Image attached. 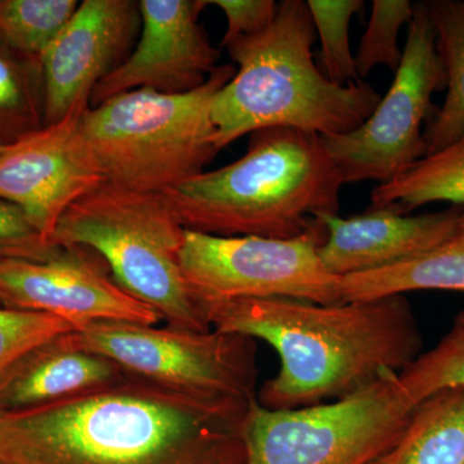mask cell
Segmentation results:
<instances>
[{"label": "cell", "mask_w": 464, "mask_h": 464, "mask_svg": "<svg viewBox=\"0 0 464 464\" xmlns=\"http://www.w3.org/2000/svg\"><path fill=\"white\" fill-rule=\"evenodd\" d=\"M253 401L200 398L128 374L0 413V464H246L241 429Z\"/></svg>", "instance_id": "1"}, {"label": "cell", "mask_w": 464, "mask_h": 464, "mask_svg": "<svg viewBox=\"0 0 464 464\" xmlns=\"http://www.w3.org/2000/svg\"><path fill=\"white\" fill-rule=\"evenodd\" d=\"M215 331L261 340L276 351L277 374L257 393L274 411L353 395L420 355L422 335L404 295L320 304L289 298L199 304Z\"/></svg>", "instance_id": "2"}, {"label": "cell", "mask_w": 464, "mask_h": 464, "mask_svg": "<svg viewBox=\"0 0 464 464\" xmlns=\"http://www.w3.org/2000/svg\"><path fill=\"white\" fill-rule=\"evenodd\" d=\"M343 185L319 134L275 127L250 134L234 163L161 195L185 230L292 239L314 217L337 215Z\"/></svg>", "instance_id": "3"}, {"label": "cell", "mask_w": 464, "mask_h": 464, "mask_svg": "<svg viewBox=\"0 0 464 464\" xmlns=\"http://www.w3.org/2000/svg\"><path fill=\"white\" fill-rule=\"evenodd\" d=\"M315 41L307 2L283 0L265 32L226 45L237 69L212 103L219 151L265 128L350 133L372 115L380 93L362 81H329L314 60Z\"/></svg>", "instance_id": "4"}, {"label": "cell", "mask_w": 464, "mask_h": 464, "mask_svg": "<svg viewBox=\"0 0 464 464\" xmlns=\"http://www.w3.org/2000/svg\"><path fill=\"white\" fill-rule=\"evenodd\" d=\"M235 72L232 65L218 66L188 93L136 90L88 109L82 128L105 182L163 194L206 172L219 152L213 100Z\"/></svg>", "instance_id": "5"}, {"label": "cell", "mask_w": 464, "mask_h": 464, "mask_svg": "<svg viewBox=\"0 0 464 464\" xmlns=\"http://www.w3.org/2000/svg\"><path fill=\"white\" fill-rule=\"evenodd\" d=\"M185 228L161 194L101 183L61 217L52 243L82 246L109 266L114 282L154 308L168 325L210 331L183 279L179 253Z\"/></svg>", "instance_id": "6"}, {"label": "cell", "mask_w": 464, "mask_h": 464, "mask_svg": "<svg viewBox=\"0 0 464 464\" xmlns=\"http://www.w3.org/2000/svg\"><path fill=\"white\" fill-rule=\"evenodd\" d=\"M398 375L304 408L274 411L255 400L241 429L246 464H371L401 435L415 408Z\"/></svg>", "instance_id": "7"}, {"label": "cell", "mask_w": 464, "mask_h": 464, "mask_svg": "<svg viewBox=\"0 0 464 464\" xmlns=\"http://www.w3.org/2000/svg\"><path fill=\"white\" fill-rule=\"evenodd\" d=\"M75 337L125 373L168 389L200 398L257 399V347L246 335L99 322L75 332Z\"/></svg>", "instance_id": "8"}, {"label": "cell", "mask_w": 464, "mask_h": 464, "mask_svg": "<svg viewBox=\"0 0 464 464\" xmlns=\"http://www.w3.org/2000/svg\"><path fill=\"white\" fill-rule=\"evenodd\" d=\"M322 222L292 239L215 237L185 232L179 264L198 306L235 299L289 298L313 304L342 302L340 277L320 258Z\"/></svg>", "instance_id": "9"}, {"label": "cell", "mask_w": 464, "mask_h": 464, "mask_svg": "<svg viewBox=\"0 0 464 464\" xmlns=\"http://www.w3.org/2000/svg\"><path fill=\"white\" fill-rule=\"evenodd\" d=\"M401 63L372 115L353 132L322 137L344 185L387 183L426 155L423 121L447 85L427 2L414 3Z\"/></svg>", "instance_id": "10"}, {"label": "cell", "mask_w": 464, "mask_h": 464, "mask_svg": "<svg viewBox=\"0 0 464 464\" xmlns=\"http://www.w3.org/2000/svg\"><path fill=\"white\" fill-rule=\"evenodd\" d=\"M83 114L0 146V200L20 208L51 243L63 213L105 182L84 137Z\"/></svg>", "instance_id": "11"}, {"label": "cell", "mask_w": 464, "mask_h": 464, "mask_svg": "<svg viewBox=\"0 0 464 464\" xmlns=\"http://www.w3.org/2000/svg\"><path fill=\"white\" fill-rule=\"evenodd\" d=\"M0 304L61 317L79 331L92 323L155 325L159 313L128 295L109 276L106 264L82 246L61 249L45 262L0 261Z\"/></svg>", "instance_id": "12"}, {"label": "cell", "mask_w": 464, "mask_h": 464, "mask_svg": "<svg viewBox=\"0 0 464 464\" xmlns=\"http://www.w3.org/2000/svg\"><path fill=\"white\" fill-rule=\"evenodd\" d=\"M141 35L132 53L96 85L90 108L118 94L188 93L217 69V51L199 24L206 0H141Z\"/></svg>", "instance_id": "13"}, {"label": "cell", "mask_w": 464, "mask_h": 464, "mask_svg": "<svg viewBox=\"0 0 464 464\" xmlns=\"http://www.w3.org/2000/svg\"><path fill=\"white\" fill-rule=\"evenodd\" d=\"M141 24L139 2L84 0L41 57L44 125L90 109L96 85L127 58Z\"/></svg>", "instance_id": "14"}, {"label": "cell", "mask_w": 464, "mask_h": 464, "mask_svg": "<svg viewBox=\"0 0 464 464\" xmlns=\"http://www.w3.org/2000/svg\"><path fill=\"white\" fill-rule=\"evenodd\" d=\"M463 210L462 206H450L442 212L408 216L395 208L371 207L348 218L324 213L314 217L326 230L320 258L337 277L404 264L444 243Z\"/></svg>", "instance_id": "15"}, {"label": "cell", "mask_w": 464, "mask_h": 464, "mask_svg": "<svg viewBox=\"0 0 464 464\" xmlns=\"http://www.w3.org/2000/svg\"><path fill=\"white\" fill-rule=\"evenodd\" d=\"M127 375L108 357L82 347L75 332L66 333L34 348L0 374V413L63 401Z\"/></svg>", "instance_id": "16"}, {"label": "cell", "mask_w": 464, "mask_h": 464, "mask_svg": "<svg viewBox=\"0 0 464 464\" xmlns=\"http://www.w3.org/2000/svg\"><path fill=\"white\" fill-rule=\"evenodd\" d=\"M417 290L464 293V210L453 234L420 257L373 273L340 277L342 302L405 295Z\"/></svg>", "instance_id": "17"}, {"label": "cell", "mask_w": 464, "mask_h": 464, "mask_svg": "<svg viewBox=\"0 0 464 464\" xmlns=\"http://www.w3.org/2000/svg\"><path fill=\"white\" fill-rule=\"evenodd\" d=\"M371 464H464V389L420 401L401 435Z\"/></svg>", "instance_id": "18"}, {"label": "cell", "mask_w": 464, "mask_h": 464, "mask_svg": "<svg viewBox=\"0 0 464 464\" xmlns=\"http://www.w3.org/2000/svg\"><path fill=\"white\" fill-rule=\"evenodd\" d=\"M371 201V207L395 208L404 215L436 201L464 207V133L415 161L392 181L375 186Z\"/></svg>", "instance_id": "19"}, {"label": "cell", "mask_w": 464, "mask_h": 464, "mask_svg": "<svg viewBox=\"0 0 464 464\" xmlns=\"http://www.w3.org/2000/svg\"><path fill=\"white\" fill-rule=\"evenodd\" d=\"M427 8L447 78V97L424 133L429 155L464 133V0H431Z\"/></svg>", "instance_id": "20"}, {"label": "cell", "mask_w": 464, "mask_h": 464, "mask_svg": "<svg viewBox=\"0 0 464 464\" xmlns=\"http://www.w3.org/2000/svg\"><path fill=\"white\" fill-rule=\"evenodd\" d=\"M44 127V84L41 58L29 57L0 42V146Z\"/></svg>", "instance_id": "21"}, {"label": "cell", "mask_w": 464, "mask_h": 464, "mask_svg": "<svg viewBox=\"0 0 464 464\" xmlns=\"http://www.w3.org/2000/svg\"><path fill=\"white\" fill-rule=\"evenodd\" d=\"M78 7L76 0H0V42L41 58Z\"/></svg>", "instance_id": "22"}, {"label": "cell", "mask_w": 464, "mask_h": 464, "mask_svg": "<svg viewBox=\"0 0 464 464\" xmlns=\"http://www.w3.org/2000/svg\"><path fill=\"white\" fill-rule=\"evenodd\" d=\"M400 384L415 406L447 389H464V311L442 340L398 375Z\"/></svg>", "instance_id": "23"}, {"label": "cell", "mask_w": 464, "mask_h": 464, "mask_svg": "<svg viewBox=\"0 0 464 464\" xmlns=\"http://www.w3.org/2000/svg\"><path fill=\"white\" fill-rule=\"evenodd\" d=\"M316 36L322 43L320 70L333 83L346 85L357 78L351 53L350 24L364 7L362 0H307Z\"/></svg>", "instance_id": "24"}, {"label": "cell", "mask_w": 464, "mask_h": 464, "mask_svg": "<svg viewBox=\"0 0 464 464\" xmlns=\"http://www.w3.org/2000/svg\"><path fill=\"white\" fill-rule=\"evenodd\" d=\"M414 3L409 0H374L368 27L355 56L357 78H365L377 66L399 69L402 51L398 38L401 27L413 17Z\"/></svg>", "instance_id": "25"}, {"label": "cell", "mask_w": 464, "mask_h": 464, "mask_svg": "<svg viewBox=\"0 0 464 464\" xmlns=\"http://www.w3.org/2000/svg\"><path fill=\"white\" fill-rule=\"evenodd\" d=\"M72 332L78 326L61 317L0 306V374L34 348Z\"/></svg>", "instance_id": "26"}, {"label": "cell", "mask_w": 464, "mask_h": 464, "mask_svg": "<svg viewBox=\"0 0 464 464\" xmlns=\"http://www.w3.org/2000/svg\"><path fill=\"white\" fill-rule=\"evenodd\" d=\"M61 249L34 227L20 208L0 200V261L45 262L56 257Z\"/></svg>", "instance_id": "27"}, {"label": "cell", "mask_w": 464, "mask_h": 464, "mask_svg": "<svg viewBox=\"0 0 464 464\" xmlns=\"http://www.w3.org/2000/svg\"><path fill=\"white\" fill-rule=\"evenodd\" d=\"M224 12L227 29L222 38L221 47L230 44L240 36H253L265 32L276 17L277 3L275 0H206Z\"/></svg>", "instance_id": "28"}, {"label": "cell", "mask_w": 464, "mask_h": 464, "mask_svg": "<svg viewBox=\"0 0 464 464\" xmlns=\"http://www.w3.org/2000/svg\"><path fill=\"white\" fill-rule=\"evenodd\" d=\"M0 306H2V304H0Z\"/></svg>", "instance_id": "29"}]
</instances>
